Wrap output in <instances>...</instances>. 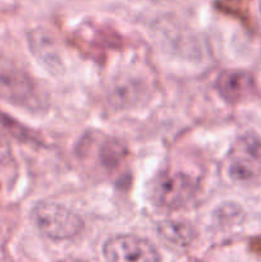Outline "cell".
Listing matches in <instances>:
<instances>
[{
    "label": "cell",
    "instance_id": "obj_1",
    "mask_svg": "<svg viewBox=\"0 0 261 262\" xmlns=\"http://www.w3.org/2000/svg\"><path fill=\"white\" fill-rule=\"evenodd\" d=\"M38 91L35 79L22 67L0 54V100L36 112L44 102Z\"/></svg>",
    "mask_w": 261,
    "mask_h": 262
},
{
    "label": "cell",
    "instance_id": "obj_2",
    "mask_svg": "<svg viewBox=\"0 0 261 262\" xmlns=\"http://www.w3.org/2000/svg\"><path fill=\"white\" fill-rule=\"evenodd\" d=\"M36 229L53 241H67L77 237L84 228L79 215L61 204L41 201L31 211Z\"/></svg>",
    "mask_w": 261,
    "mask_h": 262
},
{
    "label": "cell",
    "instance_id": "obj_3",
    "mask_svg": "<svg viewBox=\"0 0 261 262\" xmlns=\"http://www.w3.org/2000/svg\"><path fill=\"white\" fill-rule=\"evenodd\" d=\"M106 262H161V256L153 242L135 234H117L102 246Z\"/></svg>",
    "mask_w": 261,
    "mask_h": 262
},
{
    "label": "cell",
    "instance_id": "obj_4",
    "mask_svg": "<svg viewBox=\"0 0 261 262\" xmlns=\"http://www.w3.org/2000/svg\"><path fill=\"white\" fill-rule=\"evenodd\" d=\"M196 182L184 173H161L153 187L155 205L164 209H178L188 204L196 194Z\"/></svg>",
    "mask_w": 261,
    "mask_h": 262
},
{
    "label": "cell",
    "instance_id": "obj_5",
    "mask_svg": "<svg viewBox=\"0 0 261 262\" xmlns=\"http://www.w3.org/2000/svg\"><path fill=\"white\" fill-rule=\"evenodd\" d=\"M228 176L235 182H248L261 174V141L243 137L235 143L227 164Z\"/></svg>",
    "mask_w": 261,
    "mask_h": 262
},
{
    "label": "cell",
    "instance_id": "obj_6",
    "mask_svg": "<svg viewBox=\"0 0 261 262\" xmlns=\"http://www.w3.org/2000/svg\"><path fill=\"white\" fill-rule=\"evenodd\" d=\"M215 87L225 101L238 102L252 94L255 81L248 72L224 71L217 76Z\"/></svg>",
    "mask_w": 261,
    "mask_h": 262
},
{
    "label": "cell",
    "instance_id": "obj_7",
    "mask_svg": "<svg viewBox=\"0 0 261 262\" xmlns=\"http://www.w3.org/2000/svg\"><path fill=\"white\" fill-rule=\"evenodd\" d=\"M142 79L137 77L128 76L119 77L114 81L112 90H110V100L118 107L129 106L136 104L142 99V94L147 91Z\"/></svg>",
    "mask_w": 261,
    "mask_h": 262
},
{
    "label": "cell",
    "instance_id": "obj_8",
    "mask_svg": "<svg viewBox=\"0 0 261 262\" xmlns=\"http://www.w3.org/2000/svg\"><path fill=\"white\" fill-rule=\"evenodd\" d=\"M158 234L161 239L178 248H187L194 242L197 232L193 225L187 222L166 220L158 225Z\"/></svg>",
    "mask_w": 261,
    "mask_h": 262
},
{
    "label": "cell",
    "instance_id": "obj_9",
    "mask_svg": "<svg viewBox=\"0 0 261 262\" xmlns=\"http://www.w3.org/2000/svg\"><path fill=\"white\" fill-rule=\"evenodd\" d=\"M8 152H9V146H8L7 141L4 140V137L0 135V160L4 159L5 156L8 155Z\"/></svg>",
    "mask_w": 261,
    "mask_h": 262
},
{
    "label": "cell",
    "instance_id": "obj_10",
    "mask_svg": "<svg viewBox=\"0 0 261 262\" xmlns=\"http://www.w3.org/2000/svg\"><path fill=\"white\" fill-rule=\"evenodd\" d=\"M199 262H200V261H199Z\"/></svg>",
    "mask_w": 261,
    "mask_h": 262
}]
</instances>
